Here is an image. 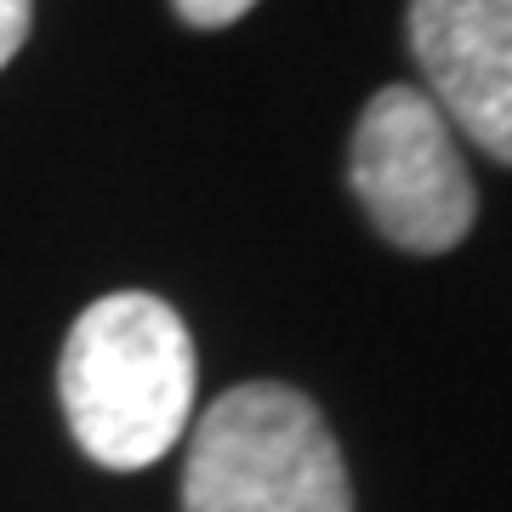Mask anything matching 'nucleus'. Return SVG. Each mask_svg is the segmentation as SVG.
I'll use <instances>...</instances> for the list:
<instances>
[{"label": "nucleus", "instance_id": "nucleus-6", "mask_svg": "<svg viewBox=\"0 0 512 512\" xmlns=\"http://www.w3.org/2000/svg\"><path fill=\"white\" fill-rule=\"evenodd\" d=\"M29 18H35V0H0V69L18 57V46L29 40Z\"/></svg>", "mask_w": 512, "mask_h": 512}, {"label": "nucleus", "instance_id": "nucleus-3", "mask_svg": "<svg viewBox=\"0 0 512 512\" xmlns=\"http://www.w3.org/2000/svg\"><path fill=\"white\" fill-rule=\"evenodd\" d=\"M348 183L399 251H456L478 217V194L456 131L421 86H382L365 103L348 148Z\"/></svg>", "mask_w": 512, "mask_h": 512}, {"label": "nucleus", "instance_id": "nucleus-2", "mask_svg": "<svg viewBox=\"0 0 512 512\" xmlns=\"http://www.w3.org/2000/svg\"><path fill=\"white\" fill-rule=\"evenodd\" d=\"M183 512H353L348 461L308 393L245 382L194 427Z\"/></svg>", "mask_w": 512, "mask_h": 512}, {"label": "nucleus", "instance_id": "nucleus-5", "mask_svg": "<svg viewBox=\"0 0 512 512\" xmlns=\"http://www.w3.org/2000/svg\"><path fill=\"white\" fill-rule=\"evenodd\" d=\"M171 6H177V18L194 23V29H228V23H239L251 12L256 0H171Z\"/></svg>", "mask_w": 512, "mask_h": 512}, {"label": "nucleus", "instance_id": "nucleus-4", "mask_svg": "<svg viewBox=\"0 0 512 512\" xmlns=\"http://www.w3.org/2000/svg\"><path fill=\"white\" fill-rule=\"evenodd\" d=\"M410 52L444 120L512 165V0H410Z\"/></svg>", "mask_w": 512, "mask_h": 512}, {"label": "nucleus", "instance_id": "nucleus-1", "mask_svg": "<svg viewBox=\"0 0 512 512\" xmlns=\"http://www.w3.org/2000/svg\"><path fill=\"white\" fill-rule=\"evenodd\" d=\"M57 399L74 444L97 467H154L194 416V336L183 313L148 291L92 302L63 342Z\"/></svg>", "mask_w": 512, "mask_h": 512}]
</instances>
